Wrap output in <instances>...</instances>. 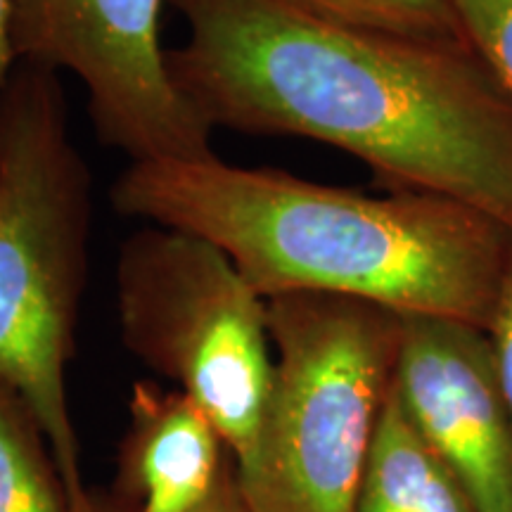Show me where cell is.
Returning <instances> with one entry per match:
<instances>
[{
  "label": "cell",
  "mask_w": 512,
  "mask_h": 512,
  "mask_svg": "<svg viewBox=\"0 0 512 512\" xmlns=\"http://www.w3.org/2000/svg\"><path fill=\"white\" fill-rule=\"evenodd\" d=\"M394 392L477 512H512V411L484 328L401 316Z\"/></svg>",
  "instance_id": "obj_7"
},
{
  "label": "cell",
  "mask_w": 512,
  "mask_h": 512,
  "mask_svg": "<svg viewBox=\"0 0 512 512\" xmlns=\"http://www.w3.org/2000/svg\"><path fill=\"white\" fill-rule=\"evenodd\" d=\"M93 188L60 74L17 64L0 88V384L41 425L72 512H95L67 392L91 273Z\"/></svg>",
  "instance_id": "obj_3"
},
{
  "label": "cell",
  "mask_w": 512,
  "mask_h": 512,
  "mask_svg": "<svg viewBox=\"0 0 512 512\" xmlns=\"http://www.w3.org/2000/svg\"><path fill=\"white\" fill-rule=\"evenodd\" d=\"M470 48L512 98V0H451Z\"/></svg>",
  "instance_id": "obj_12"
},
{
  "label": "cell",
  "mask_w": 512,
  "mask_h": 512,
  "mask_svg": "<svg viewBox=\"0 0 512 512\" xmlns=\"http://www.w3.org/2000/svg\"><path fill=\"white\" fill-rule=\"evenodd\" d=\"M354 512H477L392 392L384 403Z\"/></svg>",
  "instance_id": "obj_9"
},
{
  "label": "cell",
  "mask_w": 512,
  "mask_h": 512,
  "mask_svg": "<svg viewBox=\"0 0 512 512\" xmlns=\"http://www.w3.org/2000/svg\"><path fill=\"white\" fill-rule=\"evenodd\" d=\"M195 512H252L245 501V494H242L240 489L235 460H230L226 472H223L221 482L216 484L214 494H211Z\"/></svg>",
  "instance_id": "obj_14"
},
{
  "label": "cell",
  "mask_w": 512,
  "mask_h": 512,
  "mask_svg": "<svg viewBox=\"0 0 512 512\" xmlns=\"http://www.w3.org/2000/svg\"><path fill=\"white\" fill-rule=\"evenodd\" d=\"M318 15L418 38L465 41L451 0H292Z\"/></svg>",
  "instance_id": "obj_11"
},
{
  "label": "cell",
  "mask_w": 512,
  "mask_h": 512,
  "mask_svg": "<svg viewBox=\"0 0 512 512\" xmlns=\"http://www.w3.org/2000/svg\"><path fill=\"white\" fill-rule=\"evenodd\" d=\"M484 330L486 335H489L491 349H494L498 377H501L505 399H508L512 411V226L508 261H505L503 268V278L496 294L494 311H491V318Z\"/></svg>",
  "instance_id": "obj_13"
},
{
  "label": "cell",
  "mask_w": 512,
  "mask_h": 512,
  "mask_svg": "<svg viewBox=\"0 0 512 512\" xmlns=\"http://www.w3.org/2000/svg\"><path fill=\"white\" fill-rule=\"evenodd\" d=\"M169 5L188 38L166 67L211 131L318 140L392 190L512 226V98L467 41L356 27L292 0Z\"/></svg>",
  "instance_id": "obj_1"
},
{
  "label": "cell",
  "mask_w": 512,
  "mask_h": 512,
  "mask_svg": "<svg viewBox=\"0 0 512 512\" xmlns=\"http://www.w3.org/2000/svg\"><path fill=\"white\" fill-rule=\"evenodd\" d=\"M112 207L216 245L264 299L332 294L396 316L486 328L510 226L444 195H366L280 169L221 162H128Z\"/></svg>",
  "instance_id": "obj_2"
},
{
  "label": "cell",
  "mask_w": 512,
  "mask_h": 512,
  "mask_svg": "<svg viewBox=\"0 0 512 512\" xmlns=\"http://www.w3.org/2000/svg\"><path fill=\"white\" fill-rule=\"evenodd\" d=\"M266 306L273 389L242 494L252 512H354L401 316L332 294H280Z\"/></svg>",
  "instance_id": "obj_4"
},
{
  "label": "cell",
  "mask_w": 512,
  "mask_h": 512,
  "mask_svg": "<svg viewBox=\"0 0 512 512\" xmlns=\"http://www.w3.org/2000/svg\"><path fill=\"white\" fill-rule=\"evenodd\" d=\"M15 46H12V10L10 0H0V88L17 67Z\"/></svg>",
  "instance_id": "obj_15"
},
{
  "label": "cell",
  "mask_w": 512,
  "mask_h": 512,
  "mask_svg": "<svg viewBox=\"0 0 512 512\" xmlns=\"http://www.w3.org/2000/svg\"><path fill=\"white\" fill-rule=\"evenodd\" d=\"M169 0H10L19 64L69 72L95 136L128 162L216 157L211 128L178 93L162 43Z\"/></svg>",
  "instance_id": "obj_6"
},
{
  "label": "cell",
  "mask_w": 512,
  "mask_h": 512,
  "mask_svg": "<svg viewBox=\"0 0 512 512\" xmlns=\"http://www.w3.org/2000/svg\"><path fill=\"white\" fill-rule=\"evenodd\" d=\"M230 460L216 425L188 394L133 384L121 472L138 512H195L214 494Z\"/></svg>",
  "instance_id": "obj_8"
},
{
  "label": "cell",
  "mask_w": 512,
  "mask_h": 512,
  "mask_svg": "<svg viewBox=\"0 0 512 512\" xmlns=\"http://www.w3.org/2000/svg\"><path fill=\"white\" fill-rule=\"evenodd\" d=\"M117 309L126 349L209 415L245 475L273 389L266 299L209 240L147 223L119 247Z\"/></svg>",
  "instance_id": "obj_5"
},
{
  "label": "cell",
  "mask_w": 512,
  "mask_h": 512,
  "mask_svg": "<svg viewBox=\"0 0 512 512\" xmlns=\"http://www.w3.org/2000/svg\"><path fill=\"white\" fill-rule=\"evenodd\" d=\"M0 512H72L29 406L0 384Z\"/></svg>",
  "instance_id": "obj_10"
}]
</instances>
